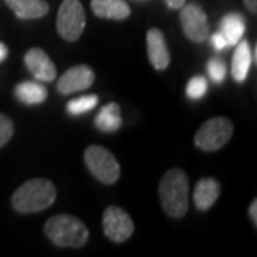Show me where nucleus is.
Returning <instances> with one entry per match:
<instances>
[{
    "label": "nucleus",
    "mask_w": 257,
    "mask_h": 257,
    "mask_svg": "<svg viewBox=\"0 0 257 257\" xmlns=\"http://www.w3.org/2000/svg\"><path fill=\"white\" fill-rule=\"evenodd\" d=\"M147 56L156 70H165L170 63V53L166 45L165 36L159 29H150L147 32Z\"/></svg>",
    "instance_id": "obj_11"
},
{
    "label": "nucleus",
    "mask_w": 257,
    "mask_h": 257,
    "mask_svg": "<svg viewBox=\"0 0 257 257\" xmlns=\"http://www.w3.org/2000/svg\"><path fill=\"white\" fill-rule=\"evenodd\" d=\"M45 233L59 247H82L89 240V229L72 214L50 217L45 224Z\"/></svg>",
    "instance_id": "obj_3"
},
{
    "label": "nucleus",
    "mask_w": 257,
    "mask_h": 257,
    "mask_svg": "<svg viewBox=\"0 0 257 257\" xmlns=\"http://www.w3.org/2000/svg\"><path fill=\"white\" fill-rule=\"evenodd\" d=\"M86 26V15L80 0H63L56 19L59 35L67 42H76Z\"/></svg>",
    "instance_id": "obj_6"
},
{
    "label": "nucleus",
    "mask_w": 257,
    "mask_h": 257,
    "mask_svg": "<svg viewBox=\"0 0 257 257\" xmlns=\"http://www.w3.org/2000/svg\"><path fill=\"white\" fill-rule=\"evenodd\" d=\"M207 87H209V84H207V80L204 76H194L189 80L187 86H186V94L192 100H199L206 94Z\"/></svg>",
    "instance_id": "obj_20"
},
{
    "label": "nucleus",
    "mask_w": 257,
    "mask_h": 257,
    "mask_svg": "<svg viewBox=\"0 0 257 257\" xmlns=\"http://www.w3.org/2000/svg\"><path fill=\"white\" fill-rule=\"evenodd\" d=\"M244 30H246V22L240 13H229L221 19L219 32H221V35L226 37L229 47L236 46L239 43L244 35Z\"/></svg>",
    "instance_id": "obj_16"
},
{
    "label": "nucleus",
    "mask_w": 257,
    "mask_h": 257,
    "mask_svg": "<svg viewBox=\"0 0 257 257\" xmlns=\"http://www.w3.org/2000/svg\"><path fill=\"white\" fill-rule=\"evenodd\" d=\"M8 56H9V49H8V46L5 43L0 42V63L5 62Z\"/></svg>",
    "instance_id": "obj_26"
},
{
    "label": "nucleus",
    "mask_w": 257,
    "mask_h": 257,
    "mask_svg": "<svg viewBox=\"0 0 257 257\" xmlns=\"http://www.w3.org/2000/svg\"><path fill=\"white\" fill-rule=\"evenodd\" d=\"M99 103V97L96 94H87V96H82L79 99H74L67 103V111L72 116H79L86 111L93 110Z\"/></svg>",
    "instance_id": "obj_19"
},
{
    "label": "nucleus",
    "mask_w": 257,
    "mask_h": 257,
    "mask_svg": "<svg viewBox=\"0 0 257 257\" xmlns=\"http://www.w3.org/2000/svg\"><path fill=\"white\" fill-rule=\"evenodd\" d=\"M159 197L170 217H183L189 209V179L182 169H170L159 183Z\"/></svg>",
    "instance_id": "obj_1"
},
{
    "label": "nucleus",
    "mask_w": 257,
    "mask_h": 257,
    "mask_svg": "<svg viewBox=\"0 0 257 257\" xmlns=\"http://www.w3.org/2000/svg\"><path fill=\"white\" fill-rule=\"evenodd\" d=\"M219 194H220V183L216 179L204 177L200 179L194 187L193 202L199 210L206 211L217 202Z\"/></svg>",
    "instance_id": "obj_12"
},
{
    "label": "nucleus",
    "mask_w": 257,
    "mask_h": 257,
    "mask_svg": "<svg viewBox=\"0 0 257 257\" xmlns=\"http://www.w3.org/2000/svg\"><path fill=\"white\" fill-rule=\"evenodd\" d=\"M121 123H123V119H121V111L117 103H109L103 106L94 119L96 127L106 133H113L119 130Z\"/></svg>",
    "instance_id": "obj_17"
},
{
    "label": "nucleus",
    "mask_w": 257,
    "mask_h": 257,
    "mask_svg": "<svg viewBox=\"0 0 257 257\" xmlns=\"http://www.w3.org/2000/svg\"><path fill=\"white\" fill-rule=\"evenodd\" d=\"M211 46L214 47L217 52H221V50H224L226 47H229L227 45V40H226V37L221 35V32H216L214 35H211Z\"/></svg>",
    "instance_id": "obj_23"
},
{
    "label": "nucleus",
    "mask_w": 257,
    "mask_h": 257,
    "mask_svg": "<svg viewBox=\"0 0 257 257\" xmlns=\"http://www.w3.org/2000/svg\"><path fill=\"white\" fill-rule=\"evenodd\" d=\"M25 64L29 72L40 82H53L56 79V66L52 59L39 47L30 49L25 56Z\"/></svg>",
    "instance_id": "obj_10"
},
{
    "label": "nucleus",
    "mask_w": 257,
    "mask_h": 257,
    "mask_svg": "<svg viewBox=\"0 0 257 257\" xmlns=\"http://www.w3.org/2000/svg\"><path fill=\"white\" fill-rule=\"evenodd\" d=\"M207 73H209L213 82L221 83L226 79V74H227L226 63L219 57H211L207 62Z\"/></svg>",
    "instance_id": "obj_21"
},
{
    "label": "nucleus",
    "mask_w": 257,
    "mask_h": 257,
    "mask_svg": "<svg viewBox=\"0 0 257 257\" xmlns=\"http://www.w3.org/2000/svg\"><path fill=\"white\" fill-rule=\"evenodd\" d=\"M180 10V22L186 37L194 43H203L209 36V23L204 10L197 3H184Z\"/></svg>",
    "instance_id": "obj_7"
},
{
    "label": "nucleus",
    "mask_w": 257,
    "mask_h": 257,
    "mask_svg": "<svg viewBox=\"0 0 257 257\" xmlns=\"http://www.w3.org/2000/svg\"><path fill=\"white\" fill-rule=\"evenodd\" d=\"M15 94L25 104H40L47 99V90L37 82H22L15 87Z\"/></svg>",
    "instance_id": "obj_18"
},
{
    "label": "nucleus",
    "mask_w": 257,
    "mask_h": 257,
    "mask_svg": "<svg viewBox=\"0 0 257 257\" xmlns=\"http://www.w3.org/2000/svg\"><path fill=\"white\" fill-rule=\"evenodd\" d=\"M94 82V73L86 64H79L70 67L67 72H64L59 82H57V90L62 94H70V93L82 92L89 89Z\"/></svg>",
    "instance_id": "obj_9"
},
{
    "label": "nucleus",
    "mask_w": 257,
    "mask_h": 257,
    "mask_svg": "<svg viewBox=\"0 0 257 257\" xmlns=\"http://www.w3.org/2000/svg\"><path fill=\"white\" fill-rule=\"evenodd\" d=\"M13 132H15V127H13L12 119L9 116L0 113V147L9 143V140L13 136Z\"/></svg>",
    "instance_id": "obj_22"
},
{
    "label": "nucleus",
    "mask_w": 257,
    "mask_h": 257,
    "mask_svg": "<svg viewBox=\"0 0 257 257\" xmlns=\"http://www.w3.org/2000/svg\"><path fill=\"white\" fill-rule=\"evenodd\" d=\"M253 63L251 49L246 40H240L231 59V76L237 83H243L247 77L250 66Z\"/></svg>",
    "instance_id": "obj_13"
},
{
    "label": "nucleus",
    "mask_w": 257,
    "mask_h": 257,
    "mask_svg": "<svg viewBox=\"0 0 257 257\" xmlns=\"http://www.w3.org/2000/svg\"><path fill=\"white\" fill-rule=\"evenodd\" d=\"M84 163L99 182L113 184L119 180L120 166L110 150L103 146H89L84 152Z\"/></svg>",
    "instance_id": "obj_4"
},
{
    "label": "nucleus",
    "mask_w": 257,
    "mask_h": 257,
    "mask_svg": "<svg viewBox=\"0 0 257 257\" xmlns=\"http://www.w3.org/2000/svg\"><path fill=\"white\" fill-rule=\"evenodd\" d=\"M55 184L46 179H32L23 183L12 196V206L19 213L46 210L56 200Z\"/></svg>",
    "instance_id": "obj_2"
},
{
    "label": "nucleus",
    "mask_w": 257,
    "mask_h": 257,
    "mask_svg": "<svg viewBox=\"0 0 257 257\" xmlns=\"http://www.w3.org/2000/svg\"><path fill=\"white\" fill-rule=\"evenodd\" d=\"M233 135V123L227 117H213L204 121L194 135V145L204 152H216Z\"/></svg>",
    "instance_id": "obj_5"
},
{
    "label": "nucleus",
    "mask_w": 257,
    "mask_h": 257,
    "mask_svg": "<svg viewBox=\"0 0 257 257\" xmlns=\"http://www.w3.org/2000/svg\"><path fill=\"white\" fill-rule=\"evenodd\" d=\"M166 3L172 9H182L183 5L186 3V0H166Z\"/></svg>",
    "instance_id": "obj_25"
},
{
    "label": "nucleus",
    "mask_w": 257,
    "mask_h": 257,
    "mask_svg": "<svg viewBox=\"0 0 257 257\" xmlns=\"http://www.w3.org/2000/svg\"><path fill=\"white\" fill-rule=\"evenodd\" d=\"M104 234L114 243H123L133 234L135 224L128 213L117 206H109L103 213Z\"/></svg>",
    "instance_id": "obj_8"
},
{
    "label": "nucleus",
    "mask_w": 257,
    "mask_h": 257,
    "mask_svg": "<svg viewBox=\"0 0 257 257\" xmlns=\"http://www.w3.org/2000/svg\"><path fill=\"white\" fill-rule=\"evenodd\" d=\"M243 2H244V6H246L251 13H256L257 0H243Z\"/></svg>",
    "instance_id": "obj_27"
},
{
    "label": "nucleus",
    "mask_w": 257,
    "mask_h": 257,
    "mask_svg": "<svg viewBox=\"0 0 257 257\" xmlns=\"http://www.w3.org/2000/svg\"><path fill=\"white\" fill-rule=\"evenodd\" d=\"M6 3L19 19L25 20L43 18L49 12V5L45 0H6Z\"/></svg>",
    "instance_id": "obj_15"
},
{
    "label": "nucleus",
    "mask_w": 257,
    "mask_h": 257,
    "mask_svg": "<svg viewBox=\"0 0 257 257\" xmlns=\"http://www.w3.org/2000/svg\"><path fill=\"white\" fill-rule=\"evenodd\" d=\"M248 216H250V219L253 221V224L256 226L257 224V200L254 199L251 204H250V207H248Z\"/></svg>",
    "instance_id": "obj_24"
},
{
    "label": "nucleus",
    "mask_w": 257,
    "mask_h": 257,
    "mask_svg": "<svg viewBox=\"0 0 257 257\" xmlns=\"http://www.w3.org/2000/svg\"><path fill=\"white\" fill-rule=\"evenodd\" d=\"M92 10L101 19L124 20L130 16V6L124 0H92Z\"/></svg>",
    "instance_id": "obj_14"
}]
</instances>
